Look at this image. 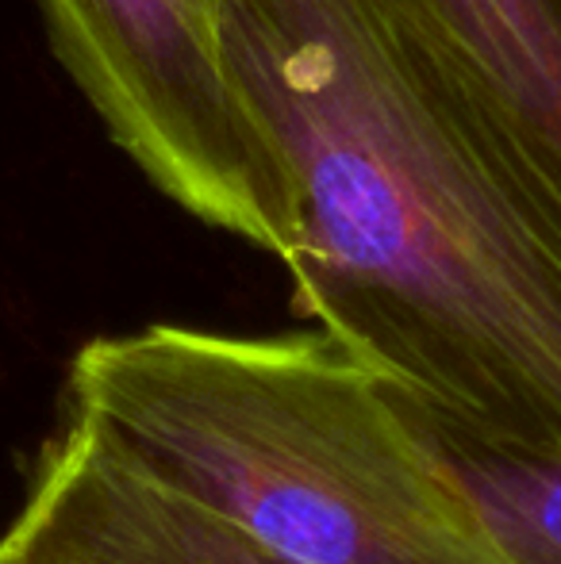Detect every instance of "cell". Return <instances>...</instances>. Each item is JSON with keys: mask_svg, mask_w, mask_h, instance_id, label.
<instances>
[{"mask_svg": "<svg viewBox=\"0 0 561 564\" xmlns=\"http://www.w3.org/2000/svg\"><path fill=\"white\" fill-rule=\"evenodd\" d=\"M0 564H304L185 496L93 419L66 411L43 442Z\"/></svg>", "mask_w": 561, "mask_h": 564, "instance_id": "cell-4", "label": "cell"}, {"mask_svg": "<svg viewBox=\"0 0 561 564\" xmlns=\"http://www.w3.org/2000/svg\"><path fill=\"white\" fill-rule=\"evenodd\" d=\"M504 123L561 204V0H385Z\"/></svg>", "mask_w": 561, "mask_h": 564, "instance_id": "cell-5", "label": "cell"}, {"mask_svg": "<svg viewBox=\"0 0 561 564\" xmlns=\"http://www.w3.org/2000/svg\"><path fill=\"white\" fill-rule=\"evenodd\" d=\"M292 181V304L446 446L561 460V204L385 0H224Z\"/></svg>", "mask_w": 561, "mask_h": 564, "instance_id": "cell-1", "label": "cell"}, {"mask_svg": "<svg viewBox=\"0 0 561 564\" xmlns=\"http://www.w3.org/2000/svg\"><path fill=\"white\" fill-rule=\"evenodd\" d=\"M108 139L177 208L284 258L292 181L224 54V0H35Z\"/></svg>", "mask_w": 561, "mask_h": 564, "instance_id": "cell-3", "label": "cell"}, {"mask_svg": "<svg viewBox=\"0 0 561 564\" xmlns=\"http://www.w3.org/2000/svg\"><path fill=\"white\" fill-rule=\"evenodd\" d=\"M66 408L292 561L519 564L439 434L320 327L100 335Z\"/></svg>", "mask_w": 561, "mask_h": 564, "instance_id": "cell-2", "label": "cell"}, {"mask_svg": "<svg viewBox=\"0 0 561 564\" xmlns=\"http://www.w3.org/2000/svg\"><path fill=\"white\" fill-rule=\"evenodd\" d=\"M446 449L519 564H561V460Z\"/></svg>", "mask_w": 561, "mask_h": 564, "instance_id": "cell-6", "label": "cell"}]
</instances>
